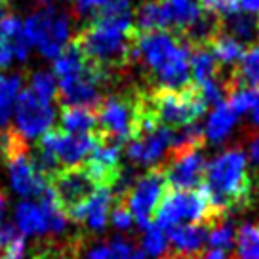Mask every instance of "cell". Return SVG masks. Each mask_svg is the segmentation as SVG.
Returning <instances> with one entry per match:
<instances>
[{
    "instance_id": "obj_1",
    "label": "cell",
    "mask_w": 259,
    "mask_h": 259,
    "mask_svg": "<svg viewBox=\"0 0 259 259\" xmlns=\"http://www.w3.org/2000/svg\"><path fill=\"white\" fill-rule=\"evenodd\" d=\"M136 38L138 29L132 23L130 0H116L94 16L74 42L90 63L113 74V71H120L134 59Z\"/></svg>"
},
{
    "instance_id": "obj_2",
    "label": "cell",
    "mask_w": 259,
    "mask_h": 259,
    "mask_svg": "<svg viewBox=\"0 0 259 259\" xmlns=\"http://www.w3.org/2000/svg\"><path fill=\"white\" fill-rule=\"evenodd\" d=\"M134 59L158 80V88L181 90L191 84V44L174 31L138 32Z\"/></svg>"
},
{
    "instance_id": "obj_3",
    "label": "cell",
    "mask_w": 259,
    "mask_h": 259,
    "mask_svg": "<svg viewBox=\"0 0 259 259\" xmlns=\"http://www.w3.org/2000/svg\"><path fill=\"white\" fill-rule=\"evenodd\" d=\"M200 189L219 218H225L227 211L246 208L251 198V179L242 149L233 147L219 153L206 166Z\"/></svg>"
},
{
    "instance_id": "obj_4",
    "label": "cell",
    "mask_w": 259,
    "mask_h": 259,
    "mask_svg": "<svg viewBox=\"0 0 259 259\" xmlns=\"http://www.w3.org/2000/svg\"><path fill=\"white\" fill-rule=\"evenodd\" d=\"M141 101L156 124L174 130L196 124L206 113V105L193 82L181 90L156 88L141 92Z\"/></svg>"
},
{
    "instance_id": "obj_5",
    "label": "cell",
    "mask_w": 259,
    "mask_h": 259,
    "mask_svg": "<svg viewBox=\"0 0 259 259\" xmlns=\"http://www.w3.org/2000/svg\"><path fill=\"white\" fill-rule=\"evenodd\" d=\"M21 27L29 44L36 46L42 56L48 59H56L61 54L71 34L69 16L54 6L52 0H44L42 8L27 17Z\"/></svg>"
},
{
    "instance_id": "obj_6",
    "label": "cell",
    "mask_w": 259,
    "mask_h": 259,
    "mask_svg": "<svg viewBox=\"0 0 259 259\" xmlns=\"http://www.w3.org/2000/svg\"><path fill=\"white\" fill-rule=\"evenodd\" d=\"M154 213H156L154 225H158L160 229H170V227L185 225V223L210 227L211 223L223 219L211 210L202 189L166 193Z\"/></svg>"
},
{
    "instance_id": "obj_7",
    "label": "cell",
    "mask_w": 259,
    "mask_h": 259,
    "mask_svg": "<svg viewBox=\"0 0 259 259\" xmlns=\"http://www.w3.org/2000/svg\"><path fill=\"white\" fill-rule=\"evenodd\" d=\"M97 134L101 138L124 143L134 138L138 120V94L132 97L113 96L97 107Z\"/></svg>"
},
{
    "instance_id": "obj_8",
    "label": "cell",
    "mask_w": 259,
    "mask_h": 259,
    "mask_svg": "<svg viewBox=\"0 0 259 259\" xmlns=\"http://www.w3.org/2000/svg\"><path fill=\"white\" fill-rule=\"evenodd\" d=\"M166 189H168V181H166L164 170L153 168L143 178H139L126 193V202H128L126 208L141 229L153 225V213L162 202Z\"/></svg>"
},
{
    "instance_id": "obj_9",
    "label": "cell",
    "mask_w": 259,
    "mask_h": 259,
    "mask_svg": "<svg viewBox=\"0 0 259 259\" xmlns=\"http://www.w3.org/2000/svg\"><path fill=\"white\" fill-rule=\"evenodd\" d=\"M107 71L90 63L73 76L57 78V94L63 107H92L101 99V90L109 80Z\"/></svg>"
},
{
    "instance_id": "obj_10",
    "label": "cell",
    "mask_w": 259,
    "mask_h": 259,
    "mask_svg": "<svg viewBox=\"0 0 259 259\" xmlns=\"http://www.w3.org/2000/svg\"><path fill=\"white\" fill-rule=\"evenodd\" d=\"M168 187L174 191H193L202 185L206 160L202 147H178L171 151L170 162L162 168Z\"/></svg>"
},
{
    "instance_id": "obj_11",
    "label": "cell",
    "mask_w": 259,
    "mask_h": 259,
    "mask_svg": "<svg viewBox=\"0 0 259 259\" xmlns=\"http://www.w3.org/2000/svg\"><path fill=\"white\" fill-rule=\"evenodd\" d=\"M56 118V111L50 101L32 94L31 90L19 92L16 99V126L23 139L44 136Z\"/></svg>"
},
{
    "instance_id": "obj_12",
    "label": "cell",
    "mask_w": 259,
    "mask_h": 259,
    "mask_svg": "<svg viewBox=\"0 0 259 259\" xmlns=\"http://www.w3.org/2000/svg\"><path fill=\"white\" fill-rule=\"evenodd\" d=\"M52 181H54L52 191L56 194L59 206L63 208L65 215L71 210H74L76 206H80L84 200H88L97 189L96 181L92 179V176L82 164L63 168L52 178Z\"/></svg>"
},
{
    "instance_id": "obj_13",
    "label": "cell",
    "mask_w": 259,
    "mask_h": 259,
    "mask_svg": "<svg viewBox=\"0 0 259 259\" xmlns=\"http://www.w3.org/2000/svg\"><path fill=\"white\" fill-rule=\"evenodd\" d=\"M120 143L101 138L97 134L96 147L92 149V153L86 156V160L82 164L88 170L90 176H92V179L96 181L97 187L113 189L116 185V181L120 179Z\"/></svg>"
},
{
    "instance_id": "obj_14",
    "label": "cell",
    "mask_w": 259,
    "mask_h": 259,
    "mask_svg": "<svg viewBox=\"0 0 259 259\" xmlns=\"http://www.w3.org/2000/svg\"><path fill=\"white\" fill-rule=\"evenodd\" d=\"M176 130L168 126H156L151 132L139 134L130 139L128 156L132 162L141 166H153L162 158L168 149H174Z\"/></svg>"
},
{
    "instance_id": "obj_15",
    "label": "cell",
    "mask_w": 259,
    "mask_h": 259,
    "mask_svg": "<svg viewBox=\"0 0 259 259\" xmlns=\"http://www.w3.org/2000/svg\"><path fill=\"white\" fill-rule=\"evenodd\" d=\"M113 200H114L113 189H109V187H97L88 200H84L80 206H76L74 210L69 211L67 218H71L73 221L86 223L92 231H101L107 225L109 210H111Z\"/></svg>"
},
{
    "instance_id": "obj_16",
    "label": "cell",
    "mask_w": 259,
    "mask_h": 259,
    "mask_svg": "<svg viewBox=\"0 0 259 259\" xmlns=\"http://www.w3.org/2000/svg\"><path fill=\"white\" fill-rule=\"evenodd\" d=\"M208 235V225H194V223H185V225H176L168 229V240L176 248V255L181 257H193L202 250Z\"/></svg>"
},
{
    "instance_id": "obj_17",
    "label": "cell",
    "mask_w": 259,
    "mask_h": 259,
    "mask_svg": "<svg viewBox=\"0 0 259 259\" xmlns=\"http://www.w3.org/2000/svg\"><path fill=\"white\" fill-rule=\"evenodd\" d=\"M236 86L259 90V42L251 44L248 50H244V56L240 57L235 71L229 74L227 94Z\"/></svg>"
},
{
    "instance_id": "obj_18",
    "label": "cell",
    "mask_w": 259,
    "mask_h": 259,
    "mask_svg": "<svg viewBox=\"0 0 259 259\" xmlns=\"http://www.w3.org/2000/svg\"><path fill=\"white\" fill-rule=\"evenodd\" d=\"M191 80L193 84H202V82L219 78L221 67H219L215 56L211 54L210 44H198L191 46Z\"/></svg>"
},
{
    "instance_id": "obj_19",
    "label": "cell",
    "mask_w": 259,
    "mask_h": 259,
    "mask_svg": "<svg viewBox=\"0 0 259 259\" xmlns=\"http://www.w3.org/2000/svg\"><path fill=\"white\" fill-rule=\"evenodd\" d=\"M16 229L21 235L36 236L50 233L48 218L40 204L34 202H21L16 208Z\"/></svg>"
},
{
    "instance_id": "obj_20",
    "label": "cell",
    "mask_w": 259,
    "mask_h": 259,
    "mask_svg": "<svg viewBox=\"0 0 259 259\" xmlns=\"http://www.w3.org/2000/svg\"><path fill=\"white\" fill-rule=\"evenodd\" d=\"M61 126L63 132L84 136L97 132V113L92 107H71L67 105L61 111Z\"/></svg>"
},
{
    "instance_id": "obj_21",
    "label": "cell",
    "mask_w": 259,
    "mask_h": 259,
    "mask_svg": "<svg viewBox=\"0 0 259 259\" xmlns=\"http://www.w3.org/2000/svg\"><path fill=\"white\" fill-rule=\"evenodd\" d=\"M210 50L218 59L221 73L225 69H229V73H233L238 61H240V57L244 56V44H240L236 38H233L231 34H227L223 31L210 42Z\"/></svg>"
},
{
    "instance_id": "obj_22",
    "label": "cell",
    "mask_w": 259,
    "mask_h": 259,
    "mask_svg": "<svg viewBox=\"0 0 259 259\" xmlns=\"http://www.w3.org/2000/svg\"><path fill=\"white\" fill-rule=\"evenodd\" d=\"M236 124V114L231 107L227 105V101L215 105V109L211 111L210 118L206 122V128H204V138L219 143L233 132Z\"/></svg>"
},
{
    "instance_id": "obj_23",
    "label": "cell",
    "mask_w": 259,
    "mask_h": 259,
    "mask_svg": "<svg viewBox=\"0 0 259 259\" xmlns=\"http://www.w3.org/2000/svg\"><path fill=\"white\" fill-rule=\"evenodd\" d=\"M136 29L138 32L168 31V16L162 0H149L141 4V8L138 10Z\"/></svg>"
},
{
    "instance_id": "obj_24",
    "label": "cell",
    "mask_w": 259,
    "mask_h": 259,
    "mask_svg": "<svg viewBox=\"0 0 259 259\" xmlns=\"http://www.w3.org/2000/svg\"><path fill=\"white\" fill-rule=\"evenodd\" d=\"M235 259H259V225L246 223L236 231Z\"/></svg>"
},
{
    "instance_id": "obj_25",
    "label": "cell",
    "mask_w": 259,
    "mask_h": 259,
    "mask_svg": "<svg viewBox=\"0 0 259 259\" xmlns=\"http://www.w3.org/2000/svg\"><path fill=\"white\" fill-rule=\"evenodd\" d=\"M19 92H21V78L19 76L0 74V126H4L8 122Z\"/></svg>"
},
{
    "instance_id": "obj_26",
    "label": "cell",
    "mask_w": 259,
    "mask_h": 259,
    "mask_svg": "<svg viewBox=\"0 0 259 259\" xmlns=\"http://www.w3.org/2000/svg\"><path fill=\"white\" fill-rule=\"evenodd\" d=\"M211 229H208L206 235V242L210 244L211 248L218 250H231L236 242V231L233 223L229 219H219L215 223H211Z\"/></svg>"
},
{
    "instance_id": "obj_27",
    "label": "cell",
    "mask_w": 259,
    "mask_h": 259,
    "mask_svg": "<svg viewBox=\"0 0 259 259\" xmlns=\"http://www.w3.org/2000/svg\"><path fill=\"white\" fill-rule=\"evenodd\" d=\"M227 105L231 107L235 114H244L246 111H251L259 101V90L246 88V86H236L227 94Z\"/></svg>"
},
{
    "instance_id": "obj_28",
    "label": "cell",
    "mask_w": 259,
    "mask_h": 259,
    "mask_svg": "<svg viewBox=\"0 0 259 259\" xmlns=\"http://www.w3.org/2000/svg\"><path fill=\"white\" fill-rule=\"evenodd\" d=\"M143 253L151 255V257H160L168 250V236L164 233V229H160L158 225H151L145 229L143 235Z\"/></svg>"
},
{
    "instance_id": "obj_29",
    "label": "cell",
    "mask_w": 259,
    "mask_h": 259,
    "mask_svg": "<svg viewBox=\"0 0 259 259\" xmlns=\"http://www.w3.org/2000/svg\"><path fill=\"white\" fill-rule=\"evenodd\" d=\"M32 94H36L38 97L46 99V101H52L54 96L57 94V84L54 74H50L48 71H38V73L32 74L31 78V86H29Z\"/></svg>"
},
{
    "instance_id": "obj_30",
    "label": "cell",
    "mask_w": 259,
    "mask_h": 259,
    "mask_svg": "<svg viewBox=\"0 0 259 259\" xmlns=\"http://www.w3.org/2000/svg\"><path fill=\"white\" fill-rule=\"evenodd\" d=\"M116 0H74V10L78 16H97L107 6H111Z\"/></svg>"
},
{
    "instance_id": "obj_31",
    "label": "cell",
    "mask_w": 259,
    "mask_h": 259,
    "mask_svg": "<svg viewBox=\"0 0 259 259\" xmlns=\"http://www.w3.org/2000/svg\"><path fill=\"white\" fill-rule=\"evenodd\" d=\"M111 221H113V225L116 227V229H120V231H128V229H132L134 218H132V213H130V210L124 206V204H118V206L113 210Z\"/></svg>"
},
{
    "instance_id": "obj_32",
    "label": "cell",
    "mask_w": 259,
    "mask_h": 259,
    "mask_svg": "<svg viewBox=\"0 0 259 259\" xmlns=\"http://www.w3.org/2000/svg\"><path fill=\"white\" fill-rule=\"evenodd\" d=\"M25 255V240L19 235L16 240H12L8 246L0 248V259H23Z\"/></svg>"
},
{
    "instance_id": "obj_33",
    "label": "cell",
    "mask_w": 259,
    "mask_h": 259,
    "mask_svg": "<svg viewBox=\"0 0 259 259\" xmlns=\"http://www.w3.org/2000/svg\"><path fill=\"white\" fill-rule=\"evenodd\" d=\"M189 259H233L227 250H218V248H210V250H200L196 255Z\"/></svg>"
},
{
    "instance_id": "obj_34",
    "label": "cell",
    "mask_w": 259,
    "mask_h": 259,
    "mask_svg": "<svg viewBox=\"0 0 259 259\" xmlns=\"http://www.w3.org/2000/svg\"><path fill=\"white\" fill-rule=\"evenodd\" d=\"M14 59V48L10 42H0V69H6Z\"/></svg>"
},
{
    "instance_id": "obj_35",
    "label": "cell",
    "mask_w": 259,
    "mask_h": 259,
    "mask_svg": "<svg viewBox=\"0 0 259 259\" xmlns=\"http://www.w3.org/2000/svg\"><path fill=\"white\" fill-rule=\"evenodd\" d=\"M250 158L259 168V134L250 141Z\"/></svg>"
},
{
    "instance_id": "obj_36",
    "label": "cell",
    "mask_w": 259,
    "mask_h": 259,
    "mask_svg": "<svg viewBox=\"0 0 259 259\" xmlns=\"http://www.w3.org/2000/svg\"><path fill=\"white\" fill-rule=\"evenodd\" d=\"M250 113H251V124H253V126L259 130V101L255 103V107L251 109Z\"/></svg>"
},
{
    "instance_id": "obj_37",
    "label": "cell",
    "mask_w": 259,
    "mask_h": 259,
    "mask_svg": "<svg viewBox=\"0 0 259 259\" xmlns=\"http://www.w3.org/2000/svg\"><path fill=\"white\" fill-rule=\"evenodd\" d=\"M4 211H6V196L0 193V225L4 223Z\"/></svg>"
},
{
    "instance_id": "obj_38",
    "label": "cell",
    "mask_w": 259,
    "mask_h": 259,
    "mask_svg": "<svg viewBox=\"0 0 259 259\" xmlns=\"http://www.w3.org/2000/svg\"><path fill=\"white\" fill-rule=\"evenodd\" d=\"M2 16H6V14H4V6H2V2H0V17Z\"/></svg>"
},
{
    "instance_id": "obj_39",
    "label": "cell",
    "mask_w": 259,
    "mask_h": 259,
    "mask_svg": "<svg viewBox=\"0 0 259 259\" xmlns=\"http://www.w3.org/2000/svg\"><path fill=\"white\" fill-rule=\"evenodd\" d=\"M166 259H187V257H181V255H171V257H166Z\"/></svg>"
},
{
    "instance_id": "obj_40",
    "label": "cell",
    "mask_w": 259,
    "mask_h": 259,
    "mask_svg": "<svg viewBox=\"0 0 259 259\" xmlns=\"http://www.w3.org/2000/svg\"><path fill=\"white\" fill-rule=\"evenodd\" d=\"M0 2H4V0H0Z\"/></svg>"
}]
</instances>
